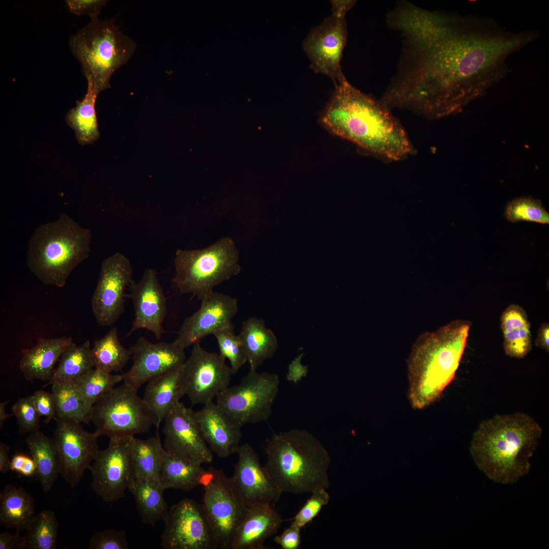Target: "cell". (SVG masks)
I'll use <instances>...</instances> for the list:
<instances>
[{"label": "cell", "instance_id": "9c48e42d", "mask_svg": "<svg viewBox=\"0 0 549 549\" xmlns=\"http://www.w3.org/2000/svg\"><path fill=\"white\" fill-rule=\"evenodd\" d=\"M91 421L99 437L109 439L146 434L157 423L155 414L137 390L125 383L108 391L94 405Z\"/></svg>", "mask_w": 549, "mask_h": 549}, {"label": "cell", "instance_id": "f6af8a7d", "mask_svg": "<svg viewBox=\"0 0 549 549\" xmlns=\"http://www.w3.org/2000/svg\"><path fill=\"white\" fill-rule=\"evenodd\" d=\"M35 407L40 415L45 417L44 422L49 423L56 417V404L51 392L38 390L33 393Z\"/></svg>", "mask_w": 549, "mask_h": 549}, {"label": "cell", "instance_id": "4dcf8cb0", "mask_svg": "<svg viewBox=\"0 0 549 549\" xmlns=\"http://www.w3.org/2000/svg\"><path fill=\"white\" fill-rule=\"evenodd\" d=\"M129 448L134 478L160 481L164 448L158 431L147 439L130 437Z\"/></svg>", "mask_w": 549, "mask_h": 549}, {"label": "cell", "instance_id": "681fc988", "mask_svg": "<svg viewBox=\"0 0 549 549\" xmlns=\"http://www.w3.org/2000/svg\"><path fill=\"white\" fill-rule=\"evenodd\" d=\"M300 358L296 359L289 365L287 379L288 381L296 383L306 375L307 370L299 362Z\"/></svg>", "mask_w": 549, "mask_h": 549}, {"label": "cell", "instance_id": "484cf974", "mask_svg": "<svg viewBox=\"0 0 549 549\" xmlns=\"http://www.w3.org/2000/svg\"><path fill=\"white\" fill-rule=\"evenodd\" d=\"M182 367L151 380L146 385L143 399L157 418V430L169 413L186 394Z\"/></svg>", "mask_w": 549, "mask_h": 549}, {"label": "cell", "instance_id": "b9f144b4", "mask_svg": "<svg viewBox=\"0 0 549 549\" xmlns=\"http://www.w3.org/2000/svg\"><path fill=\"white\" fill-rule=\"evenodd\" d=\"M16 417L19 432L32 433L39 431L40 417L33 401V395L19 398L12 407Z\"/></svg>", "mask_w": 549, "mask_h": 549}, {"label": "cell", "instance_id": "8d00e7d4", "mask_svg": "<svg viewBox=\"0 0 549 549\" xmlns=\"http://www.w3.org/2000/svg\"><path fill=\"white\" fill-rule=\"evenodd\" d=\"M51 393L56 404V418L85 423L91 421L93 407L86 403L72 383H54Z\"/></svg>", "mask_w": 549, "mask_h": 549}, {"label": "cell", "instance_id": "c3c4849f", "mask_svg": "<svg viewBox=\"0 0 549 549\" xmlns=\"http://www.w3.org/2000/svg\"><path fill=\"white\" fill-rule=\"evenodd\" d=\"M19 532L12 534L6 531L0 533V549H26L25 536Z\"/></svg>", "mask_w": 549, "mask_h": 549}, {"label": "cell", "instance_id": "7402d4cb", "mask_svg": "<svg viewBox=\"0 0 549 549\" xmlns=\"http://www.w3.org/2000/svg\"><path fill=\"white\" fill-rule=\"evenodd\" d=\"M130 297L135 310V319L127 336L139 329L152 332L160 339L164 332L163 322L167 313L166 299L156 270L147 268L137 282L129 285Z\"/></svg>", "mask_w": 549, "mask_h": 549}, {"label": "cell", "instance_id": "bcb514c9", "mask_svg": "<svg viewBox=\"0 0 549 549\" xmlns=\"http://www.w3.org/2000/svg\"><path fill=\"white\" fill-rule=\"evenodd\" d=\"M65 2L71 13L77 15H88L93 19L98 17L107 1L67 0Z\"/></svg>", "mask_w": 549, "mask_h": 549}, {"label": "cell", "instance_id": "8992f818", "mask_svg": "<svg viewBox=\"0 0 549 549\" xmlns=\"http://www.w3.org/2000/svg\"><path fill=\"white\" fill-rule=\"evenodd\" d=\"M91 233L68 215L38 227L31 237L26 264L42 283L63 287L72 270L88 258Z\"/></svg>", "mask_w": 549, "mask_h": 549}, {"label": "cell", "instance_id": "4316f807", "mask_svg": "<svg viewBox=\"0 0 549 549\" xmlns=\"http://www.w3.org/2000/svg\"><path fill=\"white\" fill-rule=\"evenodd\" d=\"M500 326L505 354L517 358L526 356L532 343L530 323L524 309L516 304L508 306L502 313Z\"/></svg>", "mask_w": 549, "mask_h": 549}, {"label": "cell", "instance_id": "d6a6232c", "mask_svg": "<svg viewBox=\"0 0 549 549\" xmlns=\"http://www.w3.org/2000/svg\"><path fill=\"white\" fill-rule=\"evenodd\" d=\"M201 465L176 458L164 449L160 482L165 490L172 488L190 491L201 485L202 478L206 471Z\"/></svg>", "mask_w": 549, "mask_h": 549}, {"label": "cell", "instance_id": "603a6c76", "mask_svg": "<svg viewBox=\"0 0 549 549\" xmlns=\"http://www.w3.org/2000/svg\"><path fill=\"white\" fill-rule=\"evenodd\" d=\"M202 435L212 452L221 458L237 453L240 446L241 426L213 401L195 412Z\"/></svg>", "mask_w": 549, "mask_h": 549}, {"label": "cell", "instance_id": "ba28073f", "mask_svg": "<svg viewBox=\"0 0 549 549\" xmlns=\"http://www.w3.org/2000/svg\"><path fill=\"white\" fill-rule=\"evenodd\" d=\"M238 260V252L229 237L201 250H178L172 281L181 294H192L201 300L215 286L239 273Z\"/></svg>", "mask_w": 549, "mask_h": 549}, {"label": "cell", "instance_id": "816d5d0a", "mask_svg": "<svg viewBox=\"0 0 549 549\" xmlns=\"http://www.w3.org/2000/svg\"><path fill=\"white\" fill-rule=\"evenodd\" d=\"M332 14L338 17H345L348 11L355 5V1H331Z\"/></svg>", "mask_w": 549, "mask_h": 549}, {"label": "cell", "instance_id": "2e32d148", "mask_svg": "<svg viewBox=\"0 0 549 549\" xmlns=\"http://www.w3.org/2000/svg\"><path fill=\"white\" fill-rule=\"evenodd\" d=\"M129 438L109 439L108 446L99 450L89 469L92 489L106 502L123 498L134 478Z\"/></svg>", "mask_w": 549, "mask_h": 549}, {"label": "cell", "instance_id": "9f6ffc18", "mask_svg": "<svg viewBox=\"0 0 549 549\" xmlns=\"http://www.w3.org/2000/svg\"><path fill=\"white\" fill-rule=\"evenodd\" d=\"M9 401H5L0 403V429H2L4 421L9 417L14 415L13 414H9L6 412V407Z\"/></svg>", "mask_w": 549, "mask_h": 549}, {"label": "cell", "instance_id": "277c9868", "mask_svg": "<svg viewBox=\"0 0 549 549\" xmlns=\"http://www.w3.org/2000/svg\"><path fill=\"white\" fill-rule=\"evenodd\" d=\"M471 326L469 321L457 319L417 339L407 361L408 398L413 409L430 405L451 383Z\"/></svg>", "mask_w": 549, "mask_h": 549}, {"label": "cell", "instance_id": "ac0fdd59", "mask_svg": "<svg viewBox=\"0 0 549 549\" xmlns=\"http://www.w3.org/2000/svg\"><path fill=\"white\" fill-rule=\"evenodd\" d=\"M347 37L345 17L331 14L310 32L303 43L311 68L316 73L328 76L336 86L345 78L340 62Z\"/></svg>", "mask_w": 549, "mask_h": 549}, {"label": "cell", "instance_id": "f907efd6", "mask_svg": "<svg viewBox=\"0 0 549 549\" xmlns=\"http://www.w3.org/2000/svg\"><path fill=\"white\" fill-rule=\"evenodd\" d=\"M549 325L548 323H542L539 327L535 340L536 346L548 352L549 350Z\"/></svg>", "mask_w": 549, "mask_h": 549}, {"label": "cell", "instance_id": "7bdbcfd3", "mask_svg": "<svg viewBox=\"0 0 549 549\" xmlns=\"http://www.w3.org/2000/svg\"><path fill=\"white\" fill-rule=\"evenodd\" d=\"M310 498L291 519L300 528L318 515L323 506L327 505L330 496L326 489H320L311 493Z\"/></svg>", "mask_w": 549, "mask_h": 549}, {"label": "cell", "instance_id": "d590c367", "mask_svg": "<svg viewBox=\"0 0 549 549\" xmlns=\"http://www.w3.org/2000/svg\"><path fill=\"white\" fill-rule=\"evenodd\" d=\"M91 352L94 368L109 373L121 371L131 358L129 349L120 343L115 327L94 342Z\"/></svg>", "mask_w": 549, "mask_h": 549}, {"label": "cell", "instance_id": "ab89813d", "mask_svg": "<svg viewBox=\"0 0 549 549\" xmlns=\"http://www.w3.org/2000/svg\"><path fill=\"white\" fill-rule=\"evenodd\" d=\"M505 216L511 222L525 221L540 224H548L549 214L539 200L530 197H522L509 202Z\"/></svg>", "mask_w": 549, "mask_h": 549}, {"label": "cell", "instance_id": "74e56055", "mask_svg": "<svg viewBox=\"0 0 549 549\" xmlns=\"http://www.w3.org/2000/svg\"><path fill=\"white\" fill-rule=\"evenodd\" d=\"M58 526L52 511L45 510L35 515L26 529V549H55Z\"/></svg>", "mask_w": 549, "mask_h": 549}, {"label": "cell", "instance_id": "f546056e", "mask_svg": "<svg viewBox=\"0 0 549 549\" xmlns=\"http://www.w3.org/2000/svg\"><path fill=\"white\" fill-rule=\"evenodd\" d=\"M26 443L30 456L36 464L35 475L46 493L60 474L59 459L53 441L38 431L30 433Z\"/></svg>", "mask_w": 549, "mask_h": 549}, {"label": "cell", "instance_id": "7dc6e473", "mask_svg": "<svg viewBox=\"0 0 549 549\" xmlns=\"http://www.w3.org/2000/svg\"><path fill=\"white\" fill-rule=\"evenodd\" d=\"M301 528L293 522L281 535L274 538L276 543L284 549H297L301 543Z\"/></svg>", "mask_w": 549, "mask_h": 549}, {"label": "cell", "instance_id": "7c38bea8", "mask_svg": "<svg viewBox=\"0 0 549 549\" xmlns=\"http://www.w3.org/2000/svg\"><path fill=\"white\" fill-rule=\"evenodd\" d=\"M54 420L56 425L52 440L58 456L59 473L74 488L98 454L99 436L96 431L85 430L80 422L56 417Z\"/></svg>", "mask_w": 549, "mask_h": 549}, {"label": "cell", "instance_id": "11a10c76", "mask_svg": "<svg viewBox=\"0 0 549 549\" xmlns=\"http://www.w3.org/2000/svg\"><path fill=\"white\" fill-rule=\"evenodd\" d=\"M36 468V464L32 458L27 456L19 474L25 477L32 476L35 474Z\"/></svg>", "mask_w": 549, "mask_h": 549}, {"label": "cell", "instance_id": "3957f363", "mask_svg": "<svg viewBox=\"0 0 549 549\" xmlns=\"http://www.w3.org/2000/svg\"><path fill=\"white\" fill-rule=\"evenodd\" d=\"M542 433L539 423L526 413L496 415L482 421L474 432L470 454L489 479L512 484L529 472Z\"/></svg>", "mask_w": 549, "mask_h": 549}, {"label": "cell", "instance_id": "836d02e7", "mask_svg": "<svg viewBox=\"0 0 549 549\" xmlns=\"http://www.w3.org/2000/svg\"><path fill=\"white\" fill-rule=\"evenodd\" d=\"M89 340L78 346L72 342L62 355L52 378L44 387L55 383H72L94 368Z\"/></svg>", "mask_w": 549, "mask_h": 549}, {"label": "cell", "instance_id": "30bf717a", "mask_svg": "<svg viewBox=\"0 0 549 549\" xmlns=\"http://www.w3.org/2000/svg\"><path fill=\"white\" fill-rule=\"evenodd\" d=\"M202 507L219 548H230L248 507L231 477L223 470L210 467L203 476Z\"/></svg>", "mask_w": 549, "mask_h": 549}, {"label": "cell", "instance_id": "db71d44e", "mask_svg": "<svg viewBox=\"0 0 549 549\" xmlns=\"http://www.w3.org/2000/svg\"><path fill=\"white\" fill-rule=\"evenodd\" d=\"M27 456L23 453L15 454L11 460L10 470L20 474Z\"/></svg>", "mask_w": 549, "mask_h": 549}, {"label": "cell", "instance_id": "f5cc1de1", "mask_svg": "<svg viewBox=\"0 0 549 549\" xmlns=\"http://www.w3.org/2000/svg\"><path fill=\"white\" fill-rule=\"evenodd\" d=\"M10 447L4 443H0V473L5 474L10 471V463L9 458Z\"/></svg>", "mask_w": 549, "mask_h": 549}, {"label": "cell", "instance_id": "e0dca14e", "mask_svg": "<svg viewBox=\"0 0 549 549\" xmlns=\"http://www.w3.org/2000/svg\"><path fill=\"white\" fill-rule=\"evenodd\" d=\"M164 448L170 455L193 464L210 463L212 452L205 441L195 411L179 402L164 419Z\"/></svg>", "mask_w": 549, "mask_h": 549}, {"label": "cell", "instance_id": "d4e9b609", "mask_svg": "<svg viewBox=\"0 0 549 549\" xmlns=\"http://www.w3.org/2000/svg\"><path fill=\"white\" fill-rule=\"evenodd\" d=\"M72 342L67 336L41 338L32 347L23 350L19 366L25 379L49 381L55 364Z\"/></svg>", "mask_w": 549, "mask_h": 549}, {"label": "cell", "instance_id": "6da1fadb", "mask_svg": "<svg viewBox=\"0 0 549 549\" xmlns=\"http://www.w3.org/2000/svg\"><path fill=\"white\" fill-rule=\"evenodd\" d=\"M386 22L400 35L396 71L382 96L391 109L428 119L461 112L510 72L506 60L539 38L494 20L422 8L402 1Z\"/></svg>", "mask_w": 549, "mask_h": 549}, {"label": "cell", "instance_id": "ee69618b", "mask_svg": "<svg viewBox=\"0 0 549 549\" xmlns=\"http://www.w3.org/2000/svg\"><path fill=\"white\" fill-rule=\"evenodd\" d=\"M89 549H128L129 544L124 530H105L96 532L89 540Z\"/></svg>", "mask_w": 549, "mask_h": 549}, {"label": "cell", "instance_id": "1f68e13d", "mask_svg": "<svg viewBox=\"0 0 549 549\" xmlns=\"http://www.w3.org/2000/svg\"><path fill=\"white\" fill-rule=\"evenodd\" d=\"M128 490L133 496L142 521L154 526L164 521L169 509L160 481L133 478Z\"/></svg>", "mask_w": 549, "mask_h": 549}, {"label": "cell", "instance_id": "52a82bcc", "mask_svg": "<svg viewBox=\"0 0 549 549\" xmlns=\"http://www.w3.org/2000/svg\"><path fill=\"white\" fill-rule=\"evenodd\" d=\"M69 45L81 65L87 86L97 95L110 87L111 76L129 61L136 48L113 19L98 17L72 36Z\"/></svg>", "mask_w": 549, "mask_h": 549}, {"label": "cell", "instance_id": "83f0119b", "mask_svg": "<svg viewBox=\"0 0 549 549\" xmlns=\"http://www.w3.org/2000/svg\"><path fill=\"white\" fill-rule=\"evenodd\" d=\"M32 496L23 487L8 484L0 494V524L16 532L26 530L35 516Z\"/></svg>", "mask_w": 549, "mask_h": 549}, {"label": "cell", "instance_id": "9a60e30c", "mask_svg": "<svg viewBox=\"0 0 549 549\" xmlns=\"http://www.w3.org/2000/svg\"><path fill=\"white\" fill-rule=\"evenodd\" d=\"M129 259L115 253L104 259L91 300L92 312L99 325L110 326L124 311L125 290L132 280Z\"/></svg>", "mask_w": 549, "mask_h": 549}, {"label": "cell", "instance_id": "8fae6325", "mask_svg": "<svg viewBox=\"0 0 549 549\" xmlns=\"http://www.w3.org/2000/svg\"><path fill=\"white\" fill-rule=\"evenodd\" d=\"M278 375L251 370L236 385L219 393L216 404L241 427L267 421L279 392Z\"/></svg>", "mask_w": 549, "mask_h": 549}, {"label": "cell", "instance_id": "4fadbf2b", "mask_svg": "<svg viewBox=\"0 0 549 549\" xmlns=\"http://www.w3.org/2000/svg\"><path fill=\"white\" fill-rule=\"evenodd\" d=\"M186 394L192 404H205L227 388L233 374L220 354L197 343L182 367Z\"/></svg>", "mask_w": 549, "mask_h": 549}, {"label": "cell", "instance_id": "e575fe53", "mask_svg": "<svg viewBox=\"0 0 549 549\" xmlns=\"http://www.w3.org/2000/svg\"><path fill=\"white\" fill-rule=\"evenodd\" d=\"M87 86L84 98L77 101L75 107L67 114L66 121L75 131V136L81 145L90 144L99 137L95 104L97 97Z\"/></svg>", "mask_w": 549, "mask_h": 549}, {"label": "cell", "instance_id": "f1b7e54d", "mask_svg": "<svg viewBox=\"0 0 549 549\" xmlns=\"http://www.w3.org/2000/svg\"><path fill=\"white\" fill-rule=\"evenodd\" d=\"M245 349L250 370L257 368L270 358L278 347L273 332L266 328L264 320L251 317L242 323L238 334Z\"/></svg>", "mask_w": 549, "mask_h": 549}, {"label": "cell", "instance_id": "7a4b0ae2", "mask_svg": "<svg viewBox=\"0 0 549 549\" xmlns=\"http://www.w3.org/2000/svg\"><path fill=\"white\" fill-rule=\"evenodd\" d=\"M320 121L331 133L384 160L398 161L415 152L391 110L346 78L336 86Z\"/></svg>", "mask_w": 549, "mask_h": 549}, {"label": "cell", "instance_id": "44dd1931", "mask_svg": "<svg viewBox=\"0 0 549 549\" xmlns=\"http://www.w3.org/2000/svg\"><path fill=\"white\" fill-rule=\"evenodd\" d=\"M231 479L247 507L277 502L282 493L260 463L249 443L240 445Z\"/></svg>", "mask_w": 549, "mask_h": 549}, {"label": "cell", "instance_id": "d6986e66", "mask_svg": "<svg viewBox=\"0 0 549 549\" xmlns=\"http://www.w3.org/2000/svg\"><path fill=\"white\" fill-rule=\"evenodd\" d=\"M200 308L184 320L173 343L185 350L209 334L233 325L238 311L236 298L212 291L201 299Z\"/></svg>", "mask_w": 549, "mask_h": 549}, {"label": "cell", "instance_id": "5b68a950", "mask_svg": "<svg viewBox=\"0 0 549 549\" xmlns=\"http://www.w3.org/2000/svg\"><path fill=\"white\" fill-rule=\"evenodd\" d=\"M265 452V470L282 493L311 494L329 487V452L309 431L293 429L274 434Z\"/></svg>", "mask_w": 549, "mask_h": 549}, {"label": "cell", "instance_id": "ffe728a7", "mask_svg": "<svg viewBox=\"0 0 549 549\" xmlns=\"http://www.w3.org/2000/svg\"><path fill=\"white\" fill-rule=\"evenodd\" d=\"M133 363L124 373V383L137 390L144 383L181 367L186 360L185 350L173 342L152 343L140 337L129 348Z\"/></svg>", "mask_w": 549, "mask_h": 549}, {"label": "cell", "instance_id": "cb8c5ba5", "mask_svg": "<svg viewBox=\"0 0 549 549\" xmlns=\"http://www.w3.org/2000/svg\"><path fill=\"white\" fill-rule=\"evenodd\" d=\"M285 521L270 504L248 508L234 535L231 549H263L267 539L274 535Z\"/></svg>", "mask_w": 549, "mask_h": 549}, {"label": "cell", "instance_id": "60d3db41", "mask_svg": "<svg viewBox=\"0 0 549 549\" xmlns=\"http://www.w3.org/2000/svg\"><path fill=\"white\" fill-rule=\"evenodd\" d=\"M213 335L217 340L220 355L229 360L232 373L235 374L248 360L241 340L234 332L233 325L218 331Z\"/></svg>", "mask_w": 549, "mask_h": 549}, {"label": "cell", "instance_id": "5bb4252c", "mask_svg": "<svg viewBox=\"0 0 549 549\" xmlns=\"http://www.w3.org/2000/svg\"><path fill=\"white\" fill-rule=\"evenodd\" d=\"M161 537L164 549L219 548L202 505L192 499H182L169 509Z\"/></svg>", "mask_w": 549, "mask_h": 549}, {"label": "cell", "instance_id": "f35d334b", "mask_svg": "<svg viewBox=\"0 0 549 549\" xmlns=\"http://www.w3.org/2000/svg\"><path fill=\"white\" fill-rule=\"evenodd\" d=\"M121 381L123 375L112 374L94 368L72 383L86 403L93 407L104 394Z\"/></svg>", "mask_w": 549, "mask_h": 549}]
</instances>
